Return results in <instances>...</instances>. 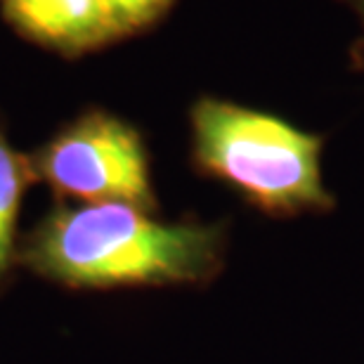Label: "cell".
<instances>
[{"label":"cell","mask_w":364,"mask_h":364,"mask_svg":"<svg viewBox=\"0 0 364 364\" xmlns=\"http://www.w3.org/2000/svg\"><path fill=\"white\" fill-rule=\"evenodd\" d=\"M338 3L346 5L360 24V36H358V41L353 43V50H350V62H353V69L364 71V0H338Z\"/></svg>","instance_id":"obj_6"},{"label":"cell","mask_w":364,"mask_h":364,"mask_svg":"<svg viewBox=\"0 0 364 364\" xmlns=\"http://www.w3.org/2000/svg\"><path fill=\"white\" fill-rule=\"evenodd\" d=\"M192 166L274 220L326 215L336 196L324 182L326 135L232 100L199 97L189 109Z\"/></svg>","instance_id":"obj_2"},{"label":"cell","mask_w":364,"mask_h":364,"mask_svg":"<svg viewBox=\"0 0 364 364\" xmlns=\"http://www.w3.org/2000/svg\"><path fill=\"white\" fill-rule=\"evenodd\" d=\"M230 223L161 220L130 203H60L19 242L17 265L71 291L201 289L228 263Z\"/></svg>","instance_id":"obj_1"},{"label":"cell","mask_w":364,"mask_h":364,"mask_svg":"<svg viewBox=\"0 0 364 364\" xmlns=\"http://www.w3.org/2000/svg\"><path fill=\"white\" fill-rule=\"evenodd\" d=\"M10 19L31 38L64 53L116 41L107 0H3Z\"/></svg>","instance_id":"obj_4"},{"label":"cell","mask_w":364,"mask_h":364,"mask_svg":"<svg viewBox=\"0 0 364 364\" xmlns=\"http://www.w3.org/2000/svg\"><path fill=\"white\" fill-rule=\"evenodd\" d=\"M28 159L36 180L62 199L116 201L159 213L147 142L116 114L90 109Z\"/></svg>","instance_id":"obj_3"},{"label":"cell","mask_w":364,"mask_h":364,"mask_svg":"<svg viewBox=\"0 0 364 364\" xmlns=\"http://www.w3.org/2000/svg\"><path fill=\"white\" fill-rule=\"evenodd\" d=\"M33 180L31 159L12 147L0 126V289L17 265V218L26 187Z\"/></svg>","instance_id":"obj_5"}]
</instances>
